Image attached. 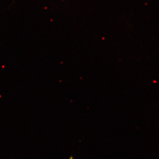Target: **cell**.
Returning <instances> with one entry per match:
<instances>
[{
  "label": "cell",
  "instance_id": "6da1fadb",
  "mask_svg": "<svg viewBox=\"0 0 159 159\" xmlns=\"http://www.w3.org/2000/svg\"><path fill=\"white\" fill-rule=\"evenodd\" d=\"M69 159H73V157H70V158H69Z\"/></svg>",
  "mask_w": 159,
  "mask_h": 159
}]
</instances>
